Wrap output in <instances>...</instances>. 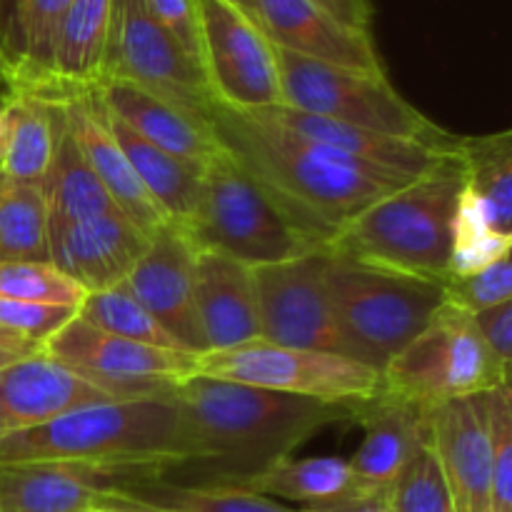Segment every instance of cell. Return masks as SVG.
Here are the masks:
<instances>
[{"instance_id": "1", "label": "cell", "mask_w": 512, "mask_h": 512, "mask_svg": "<svg viewBox=\"0 0 512 512\" xmlns=\"http://www.w3.org/2000/svg\"><path fill=\"white\" fill-rule=\"evenodd\" d=\"M173 395L183 408L190 455L155 480L185 488H243L320 430L353 423L358 405H330L205 375L178 383Z\"/></svg>"}, {"instance_id": "2", "label": "cell", "mask_w": 512, "mask_h": 512, "mask_svg": "<svg viewBox=\"0 0 512 512\" xmlns=\"http://www.w3.org/2000/svg\"><path fill=\"white\" fill-rule=\"evenodd\" d=\"M208 125L230 155L300 230L328 248L330 240L368 205L413 178L373 168L305 140L253 113L213 100Z\"/></svg>"}, {"instance_id": "3", "label": "cell", "mask_w": 512, "mask_h": 512, "mask_svg": "<svg viewBox=\"0 0 512 512\" xmlns=\"http://www.w3.org/2000/svg\"><path fill=\"white\" fill-rule=\"evenodd\" d=\"M183 408L173 390L73 410L0 440V463L65 460L160 478L188 460Z\"/></svg>"}, {"instance_id": "4", "label": "cell", "mask_w": 512, "mask_h": 512, "mask_svg": "<svg viewBox=\"0 0 512 512\" xmlns=\"http://www.w3.org/2000/svg\"><path fill=\"white\" fill-rule=\"evenodd\" d=\"M463 185V163L450 150L418 178L360 210L330 240L328 250L375 268L443 283Z\"/></svg>"}, {"instance_id": "5", "label": "cell", "mask_w": 512, "mask_h": 512, "mask_svg": "<svg viewBox=\"0 0 512 512\" xmlns=\"http://www.w3.org/2000/svg\"><path fill=\"white\" fill-rule=\"evenodd\" d=\"M328 295L350 360L383 373L445 303L443 283L330 253Z\"/></svg>"}, {"instance_id": "6", "label": "cell", "mask_w": 512, "mask_h": 512, "mask_svg": "<svg viewBox=\"0 0 512 512\" xmlns=\"http://www.w3.org/2000/svg\"><path fill=\"white\" fill-rule=\"evenodd\" d=\"M183 230L198 250L223 253L250 268L325 248L300 230L220 145L205 163L198 203Z\"/></svg>"}, {"instance_id": "7", "label": "cell", "mask_w": 512, "mask_h": 512, "mask_svg": "<svg viewBox=\"0 0 512 512\" xmlns=\"http://www.w3.org/2000/svg\"><path fill=\"white\" fill-rule=\"evenodd\" d=\"M380 378L385 393L425 413L510 383V373L485 348L473 318L448 303L385 365Z\"/></svg>"}, {"instance_id": "8", "label": "cell", "mask_w": 512, "mask_h": 512, "mask_svg": "<svg viewBox=\"0 0 512 512\" xmlns=\"http://www.w3.org/2000/svg\"><path fill=\"white\" fill-rule=\"evenodd\" d=\"M283 105L390 138L445 143L450 133L398 93L388 75L318 63L278 48Z\"/></svg>"}, {"instance_id": "9", "label": "cell", "mask_w": 512, "mask_h": 512, "mask_svg": "<svg viewBox=\"0 0 512 512\" xmlns=\"http://www.w3.org/2000/svg\"><path fill=\"white\" fill-rule=\"evenodd\" d=\"M198 375L330 405L365 403L383 388L378 370L358 360L318 350L283 348L265 340L198 355Z\"/></svg>"}, {"instance_id": "10", "label": "cell", "mask_w": 512, "mask_h": 512, "mask_svg": "<svg viewBox=\"0 0 512 512\" xmlns=\"http://www.w3.org/2000/svg\"><path fill=\"white\" fill-rule=\"evenodd\" d=\"M103 80L130 83L208 123V83L200 65L150 15L145 0H113Z\"/></svg>"}, {"instance_id": "11", "label": "cell", "mask_w": 512, "mask_h": 512, "mask_svg": "<svg viewBox=\"0 0 512 512\" xmlns=\"http://www.w3.org/2000/svg\"><path fill=\"white\" fill-rule=\"evenodd\" d=\"M198 30V63L215 103L240 113L283 103L278 48L260 23L228 0H198Z\"/></svg>"}, {"instance_id": "12", "label": "cell", "mask_w": 512, "mask_h": 512, "mask_svg": "<svg viewBox=\"0 0 512 512\" xmlns=\"http://www.w3.org/2000/svg\"><path fill=\"white\" fill-rule=\"evenodd\" d=\"M40 350L120 400L168 393L198 375V355L118 338L78 315L45 340Z\"/></svg>"}, {"instance_id": "13", "label": "cell", "mask_w": 512, "mask_h": 512, "mask_svg": "<svg viewBox=\"0 0 512 512\" xmlns=\"http://www.w3.org/2000/svg\"><path fill=\"white\" fill-rule=\"evenodd\" d=\"M328 263L330 250L318 248L300 258L253 268L260 340L283 348L345 355L325 280Z\"/></svg>"}, {"instance_id": "14", "label": "cell", "mask_w": 512, "mask_h": 512, "mask_svg": "<svg viewBox=\"0 0 512 512\" xmlns=\"http://www.w3.org/2000/svg\"><path fill=\"white\" fill-rule=\"evenodd\" d=\"M195 258L198 248L188 233L180 225L163 223L148 235L145 253L125 285L185 353L203 355L208 348L195 315Z\"/></svg>"}, {"instance_id": "15", "label": "cell", "mask_w": 512, "mask_h": 512, "mask_svg": "<svg viewBox=\"0 0 512 512\" xmlns=\"http://www.w3.org/2000/svg\"><path fill=\"white\" fill-rule=\"evenodd\" d=\"M148 475L65 460L0 463V512H100Z\"/></svg>"}, {"instance_id": "16", "label": "cell", "mask_w": 512, "mask_h": 512, "mask_svg": "<svg viewBox=\"0 0 512 512\" xmlns=\"http://www.w3.org/2000/svg\"><path fill=\"white\" fill-rule=\"evenodd\" d=\"M108 400L120 398L35 350L0 368V440Z\"/></svg>"}, {"instance_id": "17", "label": "cell", "mask_w": 512, "mask_h": 512, "mask_svg": "<svg viewBox=\"0 0 512 512\" xmlns=\"http://www.w3.org/2000/svg\"><path fill=\"white\" fill-rule=\"evenodd\" d=\"M258 20L275 48L338 68L388 75L373 33L343 23L313 0H258Z\"/></svg>"}, {"instance_id": "18", "label": "cell", "mask_w": 512, "mask_h": 512, "mask_svg": "<svg viewBox=\"0 0 512 512\" xmlns=\"http://www.w3.org/2000/svg\"><path fill=\"white\" fill-rule=\"evenodd\" d=\"M430 448L455 512H490V438L485 393L428 413Z\"/></svg>"}, {"instance_id": "19", "label": "cell", "mask_w": 512, "mask_h": 512, "mask_svg": "<svg viewBox=\"0 0 512 512\" xmlns=\"http://www.w3.org/2000/svg\"><path fill=\"white\" fill-rule=\"evenodd\" d=\"M353 423L363 428V443L348 460L358 493H388L430 440L428 413L383 388L375 398L355 405Z\"/></svg>"}, {"instance_id": "20", "label": "cell", "mask_w": 512, "mask_h": 512, "mask_svg": "<svg viewBox=\"0 0 512 512\" xmlns=\"http://www.w3.org/2000/svg\"><path fill=\"white\" fill-rule=\"evenodd\" d=\"M145 245L148 235L125 215H98L50 230V263L85 293H100L128 280Z\"/></svg>"}, {"instance_id": "21", "label": "cell", "mask_w": 512, "mask_h": 512, "mask_svg": "<svg viewBox=\"0 0 512 512\" xmlns=\"http://www.w3.org/2000/svg\"><path fill=\"white\" fill-rule=\"evenodd\" d=\"M250 113L263 120H270V123L300 135V138L325 145V148L335 150V153H343L365 165L388 170V173L405 175V178H418L430 165L438 163L443 155H448L455 143L453 133L440 145L423 143V140L390 138V135L370 133V130L355 128V125L340 123V120L320 118V115L305 113V110L290 108V105L283 103L250 110Z\"/></svg>"}, {"instance_id": "22", "label": "cell", "mask_w": 512, "mask_h": 512, "mask_svg": "<svg viewBox=\"0 0 512 512\" xmlns=\"http://www.w3.org/2000/svg\"><path fill=\"white\" fill-rule=\"evenodd\" d=\"M193 300L208 353L260 340L258 288L250 265L213 250H198Z\"/></svg>"}, {"instance_id": "23", "label": "cell", "mask_w": 512, "mask_h": 512, "mask_svg": "<svg viewBox=\"0 0 512 512\" xmlns=\"http://www.w3.org/2000/svg\"><path fill=\"white\" fill-rule=\"evenodd\" d=\"M65 118H68L70 130H73L75 140H78L80 150H83L85 160L93 168L95 178L110 195L115 208L130 220L138 230L150 235L158 230L160 225L168 223L165 215L160 213L158 205L150 200L145 193L143 183L135 175L133 165L125 158L123 148L110 133L108 123H105L103 105H100L95 88L78 90V93L63 95Z\"/></svg>"}, {"instance_id": "24", "label": "cell", "mask_w": 512, "mask_h": 512, "mask_svg": "<svg viewBox=\"0 0 512 512\" xmlns=\"http://www.w3.org/2000/svg\"><path fill=\"white\" fill-rule=\"evenodd\" d=\"M73 0H0V83L5 93L58 95L53 50Z\"/></svg>"}, {"instance_id": "25", "label": "cell", "mask_w": 512, "mask_h": 512, "mask_svg": "<svg viewBox=\"0 0 512 512\" xmlns=\"http://www.w3.org/2000/svg\"><path fill=\"white\" fill-rule=\"evenodd\" d=\"M95 93L103 108L113 113L120 123L175 158L205 165L218 153V143L205 120L193 118L135 85L103 80L95 85Z\"/></svg>"}, {"instance_id": "26", "label": "cell", "mask_w": 512, "mask_h": 512, "mask_svg": "<svg viewBox=\"0 0 512 512\" xmlns=\"http://www.w3.org/2000/svg\"><path fill=\"white\" fill-rule=\"evenodd\" d=\"M63 123V95L5 93L0 110V175L43 185Z\"/></svg>"}, {"instance_id": "27", "label": "cell", "mask_w": 512, "mask_h": 512, "mask_svg": "<svg viewBox=\"0 0 512 512\" xmlns=\"http://www.w3.org/2000/svg\"><path fill=\"white\" fill-rule=\"evenodd\" d=\"M103 113L110 133L120 143L128 163L133 165L145 193L158 205V210L165 215L168 223H175L183 228L190 220V215H193L195 203H198L205 165L175 158V155L155 148L148 140L135 135L128 125L120 123L113 113H108L105 108Z\"/></svg>"}, {"instance_id": "28", "label": "cell", "mask_w": 512, "mask_h": 512, "mask_svg": "<svg viewBox=\"0 0 512 512\" xmlns=\"http://www.w3.org/2000/svg\"><path fill=\"white\" fill-rule=\"evenodd\" d=\"M113 0H73L60 23L53 50V83L58 95L90 90L103 78Z\"/></svg>"}, {"instance_id": "29", "label": "cell", "mask_w": 512, "mask_h": 512, "mask_svg": "<svg viewBox=\"0 0 512 512\" xmlns=\"http://www.w3.org/2000/svg\"><path fill=\"white\" fill-rule=\"evenodd\" d=\"M65 110V105H63ZM43 195L48 203V223L50 230L65 228L70 223L98 218V215L120 213L100 180L95 178L93 168L85 160L68 118L60 128L58 145H55L53 160L43 180ZM123 215V213H120Z\"/></svg>"}, {"instance_id": "30", "label": "cell", "mask_w": 512, "mask_h": 512, "mask_svg": "<svg viewBox=\"0 0 512 512\" xmlns=\"http://www.w3.org/2000/svg\"><path fill=\"white\" fill-rule=\"evenodd\" d=\"M453 153L463 163V190L485 210L495 230L512 235V133L455 135Z\"/></svg>"}, {"instance_id": "31", "label": "cell", "mask_w": 512, "mask_h": 512, "mask_svg": "<svg viewBox=\"0 0 512 512\" xmlns=\"http://www.w3.org/2000/svg\"><path fill=\"white\" fill-rule=\"evenodd\" d=\"M240 490L265 495L270 500H288V503L308 505L330 503L343 495L353 493V473L348 460L335 458H303L283 460L268 473L258 475Z\"/></svg>"}, {"instance_id": "32", "label": "cell", "mask_w": 512, "mask_h": 512, "mask_svg": "<svg viewBox=\"0 0 512 512\" xmlns=\"http://www.w3.org/2000/svg\"><path fill=\"white\" fill-rule=\"evenodd\" d=\"M48 263V203L40 185L0 175V263Z\"/></svg>"}, {"instance_id": "33", "label": "cell", "mask_w": 512, "mask_h": 512, "mask_svg": "<svg viewBox=\"0 0 512 512\" xmlns=\"http://www.w3.org/2000/svg\"><path fill=\"white\" fill-rule=\"evenodd\" d=\"M118 498L165 512H308L240 488H185L163 480H140L120 490Z\"/></svg>"}, {"instance_id": "34", "label": "cell", "mask_w": 512, "mask_h": 512, "mask_svg": "<svg viewBox=\"0 0 512 512\" xmlns=\"http://www.w3.org/2000/svg\"><path fill=\"white\" fill-rule=\"evenodd\" d=\"M78 318L118 338L155 345V348L183 350L125 283L85 295L78 308Z\"/></svg>"}, {"instance_id": "35", "label": "cell", "mask_w": 512, "mask_h": 512, "mask_svg": "<svg viewBox=\"0 0 512 512\" xmlns=\"http://www.w3.org/2000/svg\"><path fill=\"white\" fill-rule=\"evenodd\" d=\"M85 290L53 263H0V298L78 310Z\"/></svg>"}, {"instance_id": "36", "label": "cell", "mask_w": 512, "mask_h": 512, "mask_svg": "<svg viewBox=\"0 0 512 512\" xmlns=\"http://www.w3.org/2000/svg\"><path fill=\"white\" fill-rule=\"evenodd\" d=\"M490 438V512H512V390L510 383L485 393Z\"/></svg>"}, {"instance_id": "37", "label": "cell", "mask_w": 512, "mask_h": 512, "mask_svg": "<svg viewBox=\"0 0 512 512\" xmlns=\"http://www.w3.org/2000/svg\"><path fill=\"white\" fill-rule=\"evenodd\" d=\"M388 503L393 512H455L430 440L388 490Z\"/></svg>"}, {"instance_id": "38", "label": "cell", "mask_w": 512, "mask_h": 512, "mask_svg": "<svg viewBox=\"0 0 512 512\" xmlns=\"http://www.w3.org/2000/svg\"><path fill=\"white\" fill-rule=\"evenodd\" d=\"M443 298L445 303L468 315L488 310L493 305L508 303V300H512L510 255L470 275H448L443 280Z\"/></svg>"}, {"instance_id": "39", "label": "cell", "mask_w": 512, "mask_h": 512, "mask_svg": "<svg viewBox=\"0 0 512 512\" xmlns=\"http://www.w3.org/2000/svg\"><path fill=\"white\" fill-rule=\"evenodd\" d=\"M78 310L60 308V305L23 303V300L0 298V328L13 333L25 343L43 348L45 340L53 338Z\"/></svg>"}, {"instance_id": "40", "label": "cell", "mask_w": 512, "mask_h": 512, "mask_svg": "<svg viewBox=\"0 0 512 512\" xmlns=\"http://www.w3.org/2000/svg\"><path fill=\"white\" fill-rule=\"evenodd\" d=\"M150 15L168 30L175 43L198 63L200 30H198V0H145ZM200 65V63H198Z\"/></svg>"}, {"instance_id": "41", "label": "cell", "mask_w": 512, "mask_h": 512, "mask_svg": "<svg viewBox=\"0 0 512 512\" xmlns=\"http://www.w3.org/2000/svg\"><path fill=\"white\" fill-rule=\"evenodd\" d=\"M483 338L485 348L493 353V358L510 373L512 365V300L508 303L493 305L488 310L470 315Z\"/></svg>"}, {"instance_id": "42", "label": "cell", "mask_w": 512, "mask_h": 512, "mask_svg": "<svg viewBox=\"0 0 512 512\" xmlns=\"http://www.w3.org/2000/svg\"><path fill=\"white\" fill-rule=\"evenodd\" d=\"M308 512H393L388 503V493H353L343 495L338 500H330V503L320 505H308L303 508Z\"/></svg>"}, {"instance_id": "43", "label": "cell", "mask_w": 512, "mask_h": 512, "mask_svg": "<svg viewBox=\"0 0 512 512\" xmlns=\"http://www.w3.org/2000/svg\"><path fill=\"white\" fill-rule=\"evenodd\" d=\"M313 3L353 28L370 30L373 25V0H313Z\"/></svg>"}, {"instance_id": "44", "label": "cell", "mask_w": 512, "mask_h": 512, "mask_svg": "<svg viewBox=\"0 0 512 512\" xmlns=\"http://www.w3.org/2000/svg\"><path fill=\"white\" fill-rule=\"evenodd\" d=\"M100 512H165V510H155V508H145V505H135V503H128V500L118 498V495H113V498L105 503V508Z\"/></svg>"}, {"instance_id": "45", "label": "cell", "mask_w": 512, "mask_h": 512, "mask_svg": "<svg viewBox=\"0 0 512 512\" xmlns=\"http://www.w3.org/2000/svg\"><path fill=\"white\" fill-rule=\"evenodd\" d=\"M0 345H8V348H15V350H23V353H35V350H40V348H35V345L25 343V340L15 338L13 333H8V330H3V328H0Z\"/></svg>"}, {"instance_id": "46", "label": "cell", "mask_w": 512, "mask_h": 512, "mask_svg": "<svg viewBox=\"0 0 512 512\" xmlns=\"http://www.w3.org/2000/svg\"><path fill=\"white\" fill-rule=\"evenodd\" d=\"M230 5H235V8L243 10L245 15H250V18L255 20V23H260L258 20V0H228Z\"/></svg>"}, {"instance_id": "47", "label": "cell", "mask_w": 512, "mask_h": 512, "mask_svg": "<svg viewBox=\"0 0 512 512\" xmlns=\"http://www.w3.org/2000/svg\"><path fill=\"white\" fill-rule=\"evenodd\" d=\"M23 355H30V353H23V350H15V348H8V345H0V368L10 365V363H13V360L23 358Z\"/></svg>"}, {"instance_id": "48", "label": "cell", "mask_w": 512, "mask_h": 512, "mask_svg": "<svg viewBox=\"0 0 512 512\" xmlns=\"http://www.w3.org/2000/svg\"><path fill=\"white\" fill-rule=\"evenodd\" d=\"M0 110H3V98H0Z\"/></svg>"}]
</instances>
